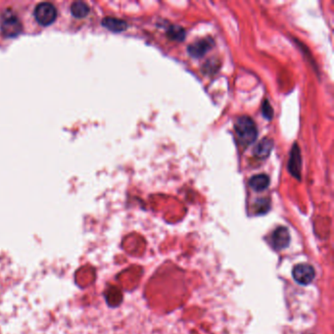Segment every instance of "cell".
<instances>
[{
  "label": "cell",
  "mask_w": 334,
  "mask_h": 334,
  "mask_svg": "<svg viewBox=\"0 0 334 334\" xmlns=\"http://www.w3.org/2000/svg\"><path fill=\"white\" fill-rule=\"evenodd\" d=\"M186 36L185 31L179 26H171L167 31V36L172 40L182 41Z\"/></svg>",
  "instance_id": "obj_12"
},
{
  "label": "cell",
  "mask_w": 334,
  "mask_h": 334,
  "mask_svg": "<svg viewBox=\"0 0 334 334\" xmlns=\"http://www.w3.org/2000/svg\"><path fill=\"white\" fill-rule=\"evenodd\" d=\"M257 214H266L270 210V200L269 199H259L255 203Z\"/></svg>",
  "instance_id": "obj_13"
},
{
  "label": "cell",
  "mask_w": 334,
  "mask_h": 334,
  "mask_svg": "<svg viewBox=\"0 0 334 334\" xmlns=\"http://www.w3.org/2000/svg\"><path fill=\"white\" fill-rule=\"evenodd\" d=\"M57 11L54 5L48 2H42L38 4L35 9V17L38 24L41 26H49L56 20Z\"/></svg>",
  "instance_id": "obj_2"
},
{
  "label": "cell",
  "mask_w": 334,
  "mask_h": 334,
  "mask_svg": "<svg viewBox=\"0 0 334 334\" xmlns=\"http://www.w3.org/2000/svg\"><path fill=\"white\" fill-rule=\"evenodd\" d=\"M71 13L76 18H84L89 13V7L83 1H76L71 5Z\"/></svg>",
  "instance_id": "obj_11"
},
{
  "label": "cell",
  "mask_w": 334,
  "mask_h": 334,
  "mask_svg": "<svg viewBox=\"0 0 334 334\" xmlns=\"http://www.w3.org/2000/svg\"><path fill=\"white\" fill-rule=\"evenodd\" d=\"M293 278L301 285H308L316 276L314 268L308 264H299L293 268Z\"/></svg>",
  "instance_id": "obj_3"
},
{
  "label": "cell",
  "mask_w": 334,
  "mask_h": 334,
  "mask_svg": "<svg viewBox=\"0 0 334 334\" xmlns=\"http://www.w3.org/2000/svg\"><path fill=\"white\" fill-rule=\"evenodd\" d=\"M215 43L212 38H204L196 41L193 44H190L187 48V51L192 57L199 58L203 56L204 54H206L210 49H212Z\"/></svg>",
  "instance_id": "obj_6"
},
{
  "label": "cell",
  "mask_w": 334,
  "mask_h": 334,
  "mask_svg": "<svg viewBox=\"0 0 334 334\" xmlns=\"http://www.w3.org/2000/svg\"><path fill=\"white\" fill-rule=\"evenodd\" d=\"M288 170L290 174L297 179H301V171H302V158L298 144H295L292 147L290 159L288 162Z\"/></svg>",
  "instance_id": "obj_4"
},
{
  "label": "cell",
  "mask_w": 334,
  "mask_h": 334,
  "mask_svg": "<svg viewBox=\"0 0 334 334\" xmlns=\"http://www.w3.org/2000/svg\"><path fill=\"white\" fill-rule=\"evenodd\" d=\"M102 25L106 29L114 32V33H121L128 29V24L125 21L120 20L117 18H111V17H107V18L103 19Z\"/></svg>",
  "instance_id": "obj_9"
},
{
  "label": "cell",
  "mask_w": 334,
  "mask_h": 334,
  "mask_svg": "<svg viewBox=\"0 0 334 334\" xmlns=\"http://www.w3.org/2000/svg\"><path fill=\"white\" fill-rule=\"evenodd\" d=\"M273 147H274V140L269 137H265L261 141H259L256 147L254 148V155L258 159H266L271 154Z\"/></svg>",
  "instance_id": "obj_8"
},
{
  "label": "cell",
  "mask_w": 334,
  "mask_h": 334,
  "mask_svg": "<svg viewBox=\"0 0 334 334\" xmlns=\"http://www.w3.org/2000/svg\"><path fill=\"white\" fill-rule=\"evenodd\" d=\"M234 130L238 137L239 142L242 145H250L254 144L258 136L257 126L250 117H240L236 120Z\"/></svg>",
  "instance_id": "obj_1"
},
{
  "label": "cell",
  "mask_w": 334,
  "mask_h": 334,
  "mask_svg": "<svg viewBox=\"0 0 334 334\" xmlns=\"http://www.w3.org/2000/svg\"><path fill=\"white\" fill-rule=\"evenodd\" d=\"M263 116L267 120H272L274 117V110L273 107L271 106V104L269 103L268 100H265L263 102Z\"/></svg>",
  "instance_id": "obj_14"
},
{
  "label": "cell",
  "mask_w": 334,
  "mask_h": 334,
  "mask_svg": "<svg viewBox=\"0 0 334 334\" xmlns=\"http://www.w3.org/2000/svg\"><path fill=\"white\" fill-rule=\"evenodd\" d=\"M290 233L285 227H277L272 235V243L276 250H283L289 245Z\"/></svg>",
  "instance_id": "obj_5"
},
{
  "label": "cell",
  "mask_w": 334,
  "mask_h": 334,
  "mask_svg": "<svg viewBox=\"0 0 334 334\" xmlns=\"http://www.w3.org/2000/svg\"><path fill=\"white\" fill-rule=\"evenodd\" d=\"M249 185L253 190H265L270 185V178L265 174L254 176L249 180Z\"/></svg>",
  "instance_id": "obj_10"
},
{
  "label": "cell",
  "mask_w": 334,
  "mask_h": 334,
  "mask_svg": "<svg viewBox=\"0 0 334 334\" xmlns=\"http://www.w3.org/2000/svg\"><path fill=\"white\" fill-rule=\"evenodd\" d=\"M1 29L5 36H16L20 34L22 30V26L17 18L11 16L3 21Z\"/></svg>",
  "instance_id": "obj_7"
}]
</instances>
